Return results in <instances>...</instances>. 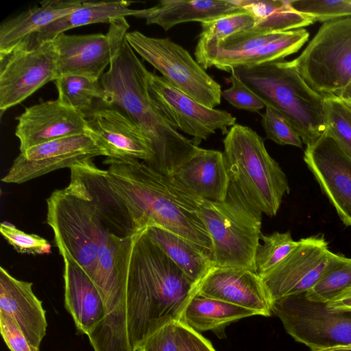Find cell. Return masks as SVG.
<instances>
[{
	"instance_id": "cell-1",
	"label": "cell",
	"mask_w": 351,
	"mask_h": 351,
	"mask_svg": "<svg viewBox=\"0 0 351 351\" xmlns=\"http://www.w3.org/2000/svg\"><path fill=\"white\" fill-rule=\"evenodd\" d=\"M104 164L134 232L160 227L210 252V238L200 215L203 199L143 161L106 157Z\"/></svg>"
},
{
	"instance_id": "cell-2",
	"label": "cell",
	"mask_w": 351,
	"mask_h": 351,
	"mask_svg": "<svg viewBox=\"0 0 351 351\" xmlns=\"http://www.w3.org/2000/svg\"><path fill=\"white\" fill-rule=\"evenodd\" d=\"M145 230L134 243L127 282V330L132 351L162 326L180 321L197 287Z\"/></svg>"
},
{
	"instance_id": "cell-3",
	"label": "cell",
	"mask_w": 351,
	"mask_h": 351,
	"mask_svg": "<svg viewBox=\"0 0 351 351\" xmlns=\"http://www.w3.org/2000/svg\"><path fill=\"white\" fill-rule=\"evenodd\" d=\"M122 33L109 68L100 78L108 103L121 109L141 129L154 153L147 165L173 177L197 152L195 146L165 119L153 101L147 86L149 71Z\"/></svg>"
},
{
	"instance_id": "cell-4",
	"label": "cell",
	"mask_w": 351,
	"mask_h": 351,
	"mask_svg": "<svg viewBox=\"0 0 351 351\" xmlns=\"http://www.w3.org/2000/svg\"><path fill=\"white\" fill-rule=\"evenodd\" d=\"M223 143L229 179L227 195L259 217L275 216L290 187L285 173L268 153L263 138L251 128L235 124Z\"/></svg>"
},
{
	"instance_id": "cell-5",
	"label": "cell",
	"mask_w": 351,
	"mask_h": 351,
	"mask_svg": "<svg viewBox=\"0 0 351 351\" xmlns=\"http://www.w3.org/2000/svg\"><path fill=\"white\" fill-rule=\"evenodd\" d=\"M265 104L281 113L306 146L327 130L324 95L311 88L283 60L232 71Z\"/></svg>"
},
{
	"instance_id": "cell-6",
	"label": "cell",
	"mask_w": 351,
	"mask_h": 351,
	"mask_svg": "<svg viewBox=\"0 0 351 351\" xmlns=\"http://www.w3.org/2000/svg\"><path fill=\"white\" fill-rule=\"evenodd\" d=\"M47 223L56 246L63 247L88 275L99 248L109 234L89 197L75 181L54 191L47 199Z\"/></svg>"
},
{
	"instance_id": "cell-7",
	"label": "cell",
	"mask_w": 351,
	"mask_h": 351,
	"mask_svg": "<svg viewBox=\"0 0 351 351\" xmlns=\"http://www.w3.org/2000/svg\"><path fill=\"white\" fill-rule=\"evenodd\" d=\"M200 215L210 238L213 265L256 272L262 217L228 195L223 202L202 199Z\"/></svg>"
},
{
	"instance_id": "cell-8",
	"label": "cell",
	"mask_w": 351,
	"mask_h": 351,
	"mask_svg": "<svg viewBox=\"0 0 351 351\" xmlns=\"http://www.w3.org/2000/svg\"><path fill=\"white\" fill-rule=\"evenodd\" d=\"M291 62L317 93L339 95L351 85V16L324 22Z\"/></svg>"
},
{
	"instance_id": "cell-9",
	"label": "cell",
	"mask_w": 351,
	"mask_h": 351,
	"mask_svg": "<svg viewBox=\"0 0 351 351\" xmlns=\"http://www.w3.org/2000/svg\"><path fill=\"white\" fill-rule=\"evenodd\" d=\"M125 38L135 53L180 90L210 108L221 103V85L182 46L138 31L128 32Z\"/></svg>"
},
{
	"instance_id": "cell-10",
	"label": "cell",
	"mask_w": 351,
	"mask_h": 351,
	"mask_svg": "<svg viewBox=\"0 0 351 351\" xmlns=\"http://www.w3.org/2000/svg\"><path fill=\"white\" fill-rule=\"evenodd\" d=\"M271 311L286 332L311 351L351 343V313L330 311L326 304L307 300L305 293L272 302Z\"/></svg>"
},
{
	"instance_id": "cell-11",
	"label": "cell",
	"mask_w": 351,
	"mask_h": 351,
	"mask_svg": "<svg viewBox=\"0 0 351 351\" xmlns=\"http://www.w3.org/2000/svg\"><path fill=\"white\" fill-rule=\"evenodd\" d=\"M147 86L153 101L168 123L178 131L191 136L195 146L218 130L226 135L228 128L236 124L237 119L231 113L205 106L154 72H148Z\"/></svg>"
},
{
	"instance_id": "cell-12",
	"label": "cell",
	"mask_w": 351,
	"mask_h": 351,
	"mask_svg": "<svg viewBox=\"0 0 351 351\" xmlns=\"http://www.w3.org/2000/svg\"><path fill=\"white\" fill-rule=\"evenodd\" d=\"M58 76L57 53L52 40L0 54L1 114Z\"/></svg>"
},
{
	"instance_id": "cell-13",
	"label": "cell",
	"mask_w": 351,
	"mask_h": 351,
	"mask_svg": "<svg viewBox=\"0 0 351 351\" xmlns=\"http://www.w3.org/2000/svg\"><path fill=\"white\" fill-rule=\"evenodd\" d=\"M100 156L107 154L87 133L58 138L21 152L1 181L24 183Z\"/></svg>"
},
{
	"instance_id": "cell-14",
	"label": "cell",
	"mask_w": 351,
	"mask_h": 351,
	"mask_svg": "<svg viewBox=\"0 0 351 351\" xmlns=\"http://www.w3.org/2000/svg\"><path fill=\"white\" fill-rule=\"evenodd\" d=\"M129 27L126 19L121 18L110 23L106 34L57 36L52 42L57 53L58 76L75 75L100 80L111 62L119 36Z\"/></svg>"
},
{
	"instance_id": "cell-15",
	"label": "cell",
	"mask_w": 351,
	"mask_h": 351,
	"mask_svg": "<svg viewBox=\"0 0 351 351\" xmlns=\"http://www.w3.org/2000/svg\"><path fill=\"white\" fill-rule=\"evenodd\" d=\"M298 241V245L280 263L261 276L271 302L306 293L327 264L330 251L323 235Z\"/></svg>"
},
{
	"instance_id": "cell-16",
	"label": "cell",
	"mask_w": 351,
	"mask_h": 351,
	"mask_svg": "<svg viewBox=\"0 0 351 351\" xmlns=\"http://www.w3.org/2000/svg\"><path fill=\"white\" fill-rule=\"evenodd\" d=\"M86 133L107 154V158H134L149 165L154 156L141 129L117 106L104 101L84 114Z\"/></svg>"
},
{
	"instance_id": "cell-17",
	"label": "cell",
	"mask_w": 351,
	"mask_h": 351,
	"mask_svg": "<svg viewBox=\"0 0 351 351\" xmlns=\"http://www.w3.org/2000/svg\"><path fill=\"white\" fill-rule=\"evenodd\" d=\"M304 160L346 226H351V159L326 130L306 146Z\"/></svg>"
},
{
	"instance_id": "cell-18",
	"label": "cell",
	"mask_w": 351,
	"mask_h": 351,
	"mask_svg": "<svg viewBox=\"0 0 351 351\" xmlns=\"http://www.w3.org/2000/svg\"><path fill=\"white\" fill-rule=\"evenodd\" d=\"M15 135L21 152L48 141L86 133L83 113L56 100L30 107L17 118Z\"/></svg>"
},
{
	"instance_id": "cell-19",
	"label": "cell",
	"mask_w": 351,
	"mask_h": 351,
	"mask_svg": "<svg viewBox=\"0 0 351 351\" xmlns=\"http://www.w3.org/2000/svg\"><path fill=\"white\" fill-rule=\"evenodd\" d=\"M196 294L222 300L270 316L272 302L262 278L250 270L213 266L197 287Z\"/></svg>"
},
{
	"instance_id": "cell-20",
	"label": "cell",
	"mask_w": 351,
	"mask_h": 351,
	"mask_svg": "<svg viewBox=\"0 0 351 351\" xmlns=\"http://www.w3.org/2000/svg\"><path fill=\"white\" fill-rule=\"evenodd\" d=\"M69 169L70 180L77 183L91 199L109 233L121 237L136 233L126 208L109 183L106 169H99L91 160Z\"/></svg>"
},
{
	"instance_id": "cell-21",
	"label": "cell",
	"mask_w": 351,
	"mask_h": 351,
	"mask_svg": "<svg viewBox=\"0 0 351 351\" xmlns=\"http://www.w3.org/2000/svg\"><path fill=\"white\" fill-rule=\"evenodd\" d=\"M58 248L64 262L65 308L77 329L88 337L104 319L102 298L85 271L63 247Z\"/></svg>"
},
{
	"instance_id": "cell-22",
	"label": "cell",
	"mask_w": 351,
	"mask_h": 351,
	"mask_svg": "<svg viewBox=\"0 0 351 351\" xmlns=\"http://www.w3.org/2000/svg\"><path fill=\"white\" fill-rule=\"evenodd\" d=\"M32 286V282L19 280L0 267V312L10 317L28 340L40 347L47 322L43 302Z\"/></svg>"
},
{
	"instance_id": "cell-23",
	"label": "cell",
	"mask_w": 351,
	"mask_h": 351,
	"mask_svg": "<svg viewBox=\"0 0 351 351\" xmlns=\"http://www.w3.org/2000/svg\"><path fill=\"white\" fill-rule=\"evenodd\" d=\"M203 199H226L229 179L223 152L199 147L173 176Z\"/></svg>"
},
{
	"instance_id": "cell-24",
	"label": "cell",
	"mask_w": 351,
	"mask_h": 351,
	"mask_svg": "<svg viewBox=\"0 0 351 351\" xmlns=\"http://www.w3.org/2000/svg\"><path fill=\"white\" fill-rule=\"evenodd\" d=\"M77 0H48L10 18L0 25V54L27 44L38 32L84 3Z\"/></svg>"
},
{
	"instance_id": "cell-25",
	"label": "cell",
	"mask_w": 351,
	"mask_h": 351,
	"mask_svg": "<svg viewBox=\"0 0 351 351\" xmlns=\"http://www.w3.org/2000/svg\"><path fill=\"white\" fill-rule=\"evenodd\" d=\"M242 10L236 0H162L152 8L140 10L136 17L144 19L147 25H157L168 31L181 23H202Z\"/></svg>"
},
{
	"instance_id": "cell-26",
	"label": "cell",
	"mask_w": 351,
	"mask_h": 351,
	"mask_svg": "<svg viewBox=\"0 0 351 351\" xmlns=\"http://www.w3.org/2000/svg\"><path fill=\"white\" fill-rule=\"evenodd\" d=\"M132 1H84L82 5L70 14L58 19L38 32L24 47H31L51 41L66 31L93 23H110L113 21L133 16L136 17L140 10L130 8Z\"/></svg>"
},
{
	"instance_id": "cell-27",
	"label": "cell",
	"mask_w": 351,
	"mask_h": 351,
	"mask_svg": "<svg viewBox=\"0 0 351 351\" xmlns=\"http://www.w3.org/2000/svg\"><path fill=\"white\" fill-rule=\"evenodd\" d=\"M145 233L197 285L213 266L209 252L166 229L153 226Z\"/></svg>"
},
{
	"instance_id": "cell-28",
	"label": "cell",
	"mask_w": 351,
	"mask_h": 351,
	"mask_svg": "<svg viewBox=\"0 0 351 351\" xmlns=\"http://www.w3.org/2000/svg\"><path fill=\"white\" fill-rule=\"evenodd\" d=\"M308 32L304 28L286 32L280 38L247 53L214 59L204 69L215 67L232 72L239 67H250L270 62L283 60L296 53L308 40Z\"/></svg>"
},
{
	"instance_id": "cell-29",
	"label": "cell",
	"mask_w": 351,
	"mask_h": 351,
	"mask_svg": "<svg viewBox=\"0 0 351 351\" xmlns=\"http://www.w3.org/2000/svg\"><path fill=\"white\" fill-rule=\"evenodd\" d=\"M256 315L254 311L195 293L185 306L180 321L202 332L217 330L232 322Z\"/></svg>"
},
{
	"instance_id": "cell-30",
	"label": "cell",
	"mask_w": 351,
	"mask_h": 351,
	"mask_svg": "<svg viewBox=\"0 0 351 351\" xmlns=\"http://www.w3.org/2000/svg\"><path fill=\"white\" fill-rule=\"evenodd\" d=\"M240 8L250 13L255 21L252 27L265 32H283L301 29L315 23L295 10L290 1L236 0Z\"/></svg>"
},
{
	"instance_id": "cell-31",
	"label": "cell",
	"mask_w": 351,
	"mask_h": 351,
	"mask_svg": "<svg viewBox=\"0 0 351 351\" xmlns=\"http://www.w3.org/2000/svg\"><path fill=\"white\" fill-rule=\"evenodd\" d=\"M53 82L58 93V99L84 115L90 112L98 102L108 103L107 93L100 80L81 75H62Z\"/></svg>"
},
{
	"instance_id": "cell-32",
	"label": "cell",
	"mask_w": 351,
	"mask_h": 351,
	"mask_svg": "<svg viewBox=\"0 0 351 351\" xmlns=\"http://www.w3.org/2000/svg\"><path fill=\"white\" fill-rule=\"evenodd\" d=\"M350 290L351 258L330 252L322 274L305 297L312 302L327 304Z\"/></svg>"
},
{
	"instance_id": "cell-33",
	"label": "cell",
	"mask_w": 351,
	"mask_h": 351,
	"mask_svg": "<svg viewBox=\"0 0 351 351\" xmlns=\"http://www.w3.org/2000/svg\"><path fill=\"white\" fill-rule=\"evenodd\" d=\"M327 130L351 159V102L339 95H324Z\"/></svg>"
},
{
	"instance_id": "cell-34",
	"label": "cell",
	"mask_w": 351,
	"mask_h": 351,
	"mask_svg": "<svg viewBox=\"0 0 351 351\" xmlns=\"http://www.w3.org/2000/svg\"><path fill=\"white\" fill-rule=\"evenodd\" d=\"M260 243L256 253V273L261 277L274 269L297 245L290 232H274L269 235L261 234Z\"/></svg>"
},
{
	"instance_id": "cell-35",
	"label": "cell",
	"mask_w": 351,
	"mask_h": 351,
	"mask_svg": "<svg viewBox=\"0 0 351 351\" xmlns=\"http://www.w3.org/2000/svg\"><path fill=\"white\" fill-rule=\"evenodd\" d=\"M253 16L245 10L222 16L201 23L202 29L198 40L204 43H217L228 37L254 26Z\"/></svg>"
},
{
	"instance_id": "cell-36",
	"label": "cell",
	"mask_w": 351,
	"mask_h": 351,
	"mask_svg": "<svg viewBox=\"0 0 351 351\" xmlns=\"http://www.w3.org/2000/svg\"><path fill=\"white\" fill-rule=\"evenodd\" d=\"M291 6L314 22H326L351 16V0H293Z\"/></svg>"
},
{
	"instance_id": "cell-37",
	"label": "cell",
	"mask_w": 351,
	"mask_h": 351,
	"mask_svg": "<svg viewBox=\"0 0 351 351\" xmlns=\"http://www.w3.org/2000/svg\"><path fill=\"white\" fill-rule=\"evenodd\" d=\"M261 125L266 138L280 145H293L302 148V141L291 123L278 111L265 106Z\"/></svg>"
},
{
	"instance_id": "cell-38",
	"label": "cell",
	"mask_w": 351,
	"mask_h": 351,
	"mask_svg": "<svg viewBox=\"0 0 351 351\" xmlns=\"http://www.w3.org/2000/svg\"><path fill=\"white\" fill-rule=\"evenodd\" d=\"M0 232L8 243L19 253L41 255L51 252V246L47 240L37 234L21 231L10 223H1Z\"/></svg>"
},
{
	"instance_id": "cell-39",
	"label": "cell",
	"mask_w": 351,
	"mask_h": 351,
	"mask_svg": "<svg viewBox=\"0 0 351 351\" xmlns=\"http://www.w3.org/2000/svg\"><path fill=\"white\" fill-rule=\"evenodd\" d=\"M231 86L222 90L221 97L240 110L258 112L265 107L263 101L252 91L234 72L230 76Z\"/></svg>"
},
{
	"instance_id": "cell-40",
	"label": "cell",
	"mask_w": 351,
	"mask_h": 351,
	"mask_svg": "<svg viewBox=\"0 0 351 351\" xmlns=\"http://www.w3.org/2000/svg\"><path fill=\"white\" fill-rule=\"evenodd\" d=\"M177 322L162 326L147 337L137 351H180Z\"/></svg>"
},
{
	"instance_id": "cell-41",
	"label": "cell",
	"mask_w": 351,
	"mask_h": 351,
	"mask_svg": "<svg viewBox=\"0 0 351 351\" xmlns=\"http://www.w3.org/2000/svg\"><path fill=\"white\" fill-rule=\"evenodd\" d=\"M0 330L2 337L11 351H40L21 331L16 322L6 314L0 312Z\"/></svg>"
},
{
	"instance_id": "cell-42",
	"label": "cell",
	"mask_w": 351,
	"mask_h": 351,
	"mask_svg": "<svg viewBox=\"0 0 351 351\" xmlns=\"http://www.w3.org/2000/svg\"><path fill=\"white\" fill-rule=\"evenodd\" d=\"M177 332L180 351H216L208 339L180 321Z\"/></svg>"
},
{
	"instance_id": "cell-43",
	"label": "cell",
	"mask_w": 351,
	"mask_h": 351,
	"mask_svg": "<svg viewBox=\"0 0 351 351\" xmlns=\"http://www.w3.org/2000/svg\"><path fill=\"white\" fill-rule=\"evenodd\" d=\"M326 307L330 311H351V290L337 300L328 302Z\"/></svg>"
},
{
	"instance_id": "cell-44",
	"label": "cell",
	"mask_w": 351,
	"mask_h": 351,
	"mask_svg": "<svg viewBox=\"0 0 351 351\" xmlns=\"http://www.w3.org/2000/svg\"><path fill=\"white\" fill-rule=\"evenodd\" d=\"M319 351H351V343L343 346H339Z\"/></svg>"
},
{
	"instance_id": "cell-45",
	"label": "cell",
	"mask_w": 351,
	"mask_h": 351,
	"mask_svg": "<svg viewBox=\"0 0 351 351\" xmlns=\"http://www.w3.org/2000/svg\"><path fill=\"white\" fill-rule=\"evenodd\" d=\"M339 95L344 97L351 102V85L347 87L343 92H341Z\"/></svg>"
},
{
	"instance_id": "cell-46",
	"label": "cell",
	"mask_w": 351,
	"mask_h": 351,
	"mask_svg": "<svg viewBox=\"0 0 351 351\" xmlns=\"http://www.w3.org/2000/svg\"><path fill=\"white\" fill-rule=\"evenodd\" d=\"M348 312H350L351 313V311H348Z\"/></svg>"
}]
</instances>
